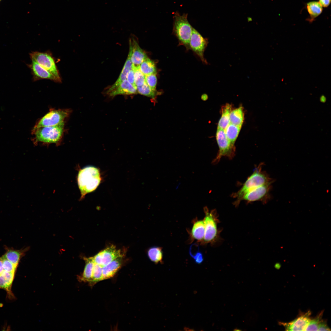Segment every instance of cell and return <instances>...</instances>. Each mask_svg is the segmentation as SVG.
<instances>
[{
	"label": "cell",
	"mask_w": 331,
	"mask_h": 331,
	"mask_svg": "<svg viewBox=\"0 0 331 331\" xmlns=\"http://www.w3.org/2000/svg\"><path fill=\"white\" fill-rule=\"evenodd\" d=\"M262 164H259L254 170L253 173L248 177L242 187L237 192L232 194L231 196L236 199L233 204L237 207L244 196L248 192L258 186L271 184L273 180L267 173L262 169Z\"/></svg>",
	"instance_id": "obj_1"
},
{
	"label": "cell",
	"mask_w": 331,
	"mask_h": 331,
	"mask_svg": "<svg viewBox=\"0 0 331 331\" xmlns=\"http://www.w3.org/2000/svg\"><path fill=\"white\" fill-rule=\"evenodd\" d=\"M101 178L99 169L93 166L85 167L79 172L77 181L82 198L96 189Z\"/></svg>",
	"instance_id": "obj_2"
},
{
	"label": "cell",
	"mask_w": 331,
	"mask_h": 331,
	"mask_svg": "<svg viewBox=\"0 0 331 331\" xmlns=\"http://www.w3.org/2000/svg\"><path fill=\"white\" fill-rule=\"evenodd\" d=\"M64 124L51 126L33 127L32 134L35 142L57 143L61 141L65 131Z\"/></svg>",
	"instance_id": "obj_3"
},
{
	"label": "cell",
	"mask_w": 331,
	"mask_h": 331,
	"mask_svg": "<svg viewBox=\"0 0 331 331\" xmlns=\"http://www.w3.org/2000/svg\"><path fill=\"white\" fill-rule=\"evenodd\" d=\"M204 210L205 215L203 220L205 233L201 243H213L218 238L219 234L217 226L219 221L218 215L215 209L209 211L207 207L205 206L204 207Z\"/></svg>",
	"instance_id": "obj_4"
},
{
	"label": "cell",
	"mask_w": 331,
	"mask_h": 331,
	"mask_svg": "<svg viewBox=\"0 0 331 331\" xmlns=\"http://www.w3.org/2000/svg\"><path fill=\"white\" fill-rule=\"evenodd\" d=\"M187 14L181 15L175 13L173 17V32L181 43L187 48L189 47V42L193 28L187 19Z\"/></svg>",
	"instance_id": "obj_5"
},
{
	"label": "cell",
	"mask_w": 331,
	"mask_h": 331,
	"mask_svg": "<svg viewBox=\"0 0 331 331\" xmlns=\"http://www.w3.org/2000/svg\"><path fill=\"white\" fill-rule=\"evenodd\" d=\"M216 137L219 150L217 156L212 162L213 164L218 163L223 156L231 159L235 155L234 144L232 143L227 138L224 130L218 128Z\"/></svg>",
	"instance_id": "obj_6"
},
{
	"label": "cell",
	"mask_w": 331,
	"mask_h": 331,
	"mask_svg": "<svg viewBox=\"0 0 331 331\" xmlns=\"http://www.w3.org/2000/svg\"><path fill=\"white\" fill-rule=\"evenodd\" d=\"M71 111L69 109H51L37 121L33 127L54 126L65 123Z\"/></svg>",
	"instance_id": "obj_7"
},
{
	"label": "cell",
	"mask_w": 331,
	"mask_h": 331,
	"mask_svg": "<svg viewBox=\"0 0 331 331\" xmlns=\"http://www.w3.org/2000/svg\"><path fill=\"white\" fill-rule=\"evenodd\" d=\"M31 59L37 62L42 67L51 74L56 78L58 83H61L62 79L55 60L48 52L32 51L29 54Z\"/></svg>",
	"instance_id": "obj_8"
},
{
	"label": "cell",
	"mask_w": 331,
	"mask_h": 331,
	"mask_svg": "<svg viewBox=\"0 0 331 331\" xmlns=\"http://www.w3.org/2000/svg\"><path fill=\"white\" fill-rule=\"evenodd\" d=\"M208 43L207 39L204 38L193 28L189 42V47L199 57L203 62L207 64L204 57V53Z\"/></svg>",
	"instance_id": "obj_9"
},
{
	"label": "cell",
	"mask_w": 331,
	"mask_h": 331,
	"mask_svg": "<svg viewBox=\"0 0 331 331\" xmlns=\"http://www.w3.org/2000/svg\"><path fill=\"white\" fill-rule=\"evenodd\" d=\"M123 257L121 251L112 245L101 251L93 257L95 264L102 267L106 265L114 259Z\"/></svg>",
	"instance_id": "obj_10"
},
{
	"label": "cell",
	"mask_w": 331,
	"mask_h": 331,
	"mask_svg": "<svg viewBox=\"0 0 331 331\" xmlns=\"http://www.w3.org/2000/svg\"><path fill=\"white\" fill-rule=\"evenodd\" d=\"M271 188V184L264 185L256 188L245 194L241 201L244 200L248 203L255 201L265 202Z\"/></svg>",
	"instance_id": "obj_11"
},
{
	"label": "cell",
	"mask_w": 331,
	"mask_h": 331,
	"mask_svg": "<svg viewBox=\"0 0 331 331\" xmlns=\"http://www.w3.org/2000/svg\"><path fill=\"white\" fill-rule=\"evenodd\" d=\"M129 43L128 55L133 66L135 67H138L148 58L147 56L134 39H131Z\"/></svg>",
	"instance_id": "obj_12"
},
{
	"label": "cell",
	"mask_w": 331,
	"mask_h": 331,
	"mask_svg": "<svg viewBox=\"0 0 331 331\" xmlns=\"http://www.w3.org/2000/svg\"><path fill=\"white\" fill-rule=\"evenodd\" d=\"M31 63L28 65L31 70L34 81L48 79L58 82L55 78L51 74L42 67L34 59H31Z\"/></svg>",
	"instance_id": "obj_13"
},
{
	"label": "cell",
	"mask_w": 331,
	"mask_h": 331,
	"mask_svg": "<svg viewBox=\"0 0 331 331\" xmlns=\"http://www.w3.org/2000/svg\"><path fill=\"white\" fill-rule=\"evenodd\" d=\"M310 312L308 311L294 321L288 323H283L286 330L305 331L310 320Z\"/></svg>",
	"instance_id": "obj_14"
},
{
	"label": "cell",
	"mask_w": 331,
	"mask_h": 331,
	"mask_svg": "<svg viewBox=\"0 0 331 331\" xmlns=\"http://www.w3.org/2000/svg\"><path fill=\"white\" fill-rule=\"evenodd\" d=\"M137 93L136 87L126 79L114 89L107 93L110 96L114 97L119 94L131 95Z\"/></svg>",
	"instance_id": "obj_15"
},
{
	"label": "cell",
	"mask_w": 331,
	"mask_h": 331,
	"mask_svg": "<svg viewBox=\"0 0 331 331\" xmlns=\"http://www.w3.org/2000/svg\"><path fill=\"white\" fill-rule=\"evenodd\" d=\"M122 257L117 258L102 267L103 280L114 276L121 267Z\"/></svg>",
	"instance_id": "obj_16"
},
{
	"label": "cell",
	"mask_w": 331,
	"mask_h": 331,
	"mask_svg": "<svg viewBox=\"0 0 331 331\" xmlns=\"http://www.w3.org/2000/svg\"><path fill=\"white\" fill-rule=\"evenodd\" d=\"M205 227L204 220H196L194 221L190 235L192 238L201 243L204 240Z\"/></svg>",
	"instance_id": "obj_17"
},
{
	"label": "cell",
	"mask_w": 331,
	"mask_h": 331,
	"mask_svg": "<svg viewBox=\"0 0 331 331\" xmlns=\"http://www.w3.org/2000/svg\"><path fill=\"white\" fill-rule=\"evenodd\" d=\"M85 260L86 264L84 270L82 274L78 276V280L81 282L89 283L92 279L94 263L93 257L85 258Z\"/></svg>",
	"instance_id": "obj_18"
},
{
	"label": "cell",
	"mask_w": 331,
	"mask_h": 331,
	"mask_svg": "<svg viewBox=\"0 0 331 331\" xmlns=\"http://www.w3.org/2000/svg\"><path fill=\"white\" fill-rule=\"evenodd\" d=\"M133 64L129 56L128 57L124 64L120 74L115 82L107 90V93L117 87L124 80L126 79L127 74L133 67Z\"/></svg>",
	"instance_id": "obj_19"
},
{
	"label": "cell",
	"mask_w": 331,
	"mask_h": 331,
	"mask_svg": "<svg viewBox=\"0 0 331 331\" xmlns=\"http://www.w3.org/2000/svg\"><path fill=\"white\" fill-rule=\"evenodd\" d=\"M306 8L310 15V18L308 20L312 22L315 18L318 17L322 13L323 10L322 6L319 2L312 1L307 4Z\"/></svg>",
	"instance_id": "obj_20"
},
{
	"label": "cell",
	"mask_w": 331,
	"mask_h": 331,
	"mask_svg": "<svg viewBox=\"0 0 331 331\" xmlns=\"http://www.w3.org/2000/svg\"><path fill=\"white\" fill-rule=\"evenodd\" d=\"M231 108V106L228 104L223 106L221 116L218 123V128L224 130L230 123V115Z\"/></svg>",
	"instance_id": "obj_21"
},
{
	"label": "cell",
	"mask_w": 331,
	"mask_h": 331,
	"mask_svg": "<svg viewBox=\"0 0 331 331\" xmlns=\"http://www.w3.org/2000/svg\"><path fill=\"white\" fill-rule=\"evenodd\" d=\"M244 116L242 107L231 111L230 115V123L241 127L243 121Z\"/></svg>",
	"instance_id": "obj_22"
},
{
	"label": "cell",
	"mask_w": 331,
	"mask_h": 331,
	"mask_svg": "<svg viewBox=\"0 0 331 331\" xmlns=\"http://www.w3.org/2000/svg\"><path fill=\"white\" fill-rule=\"evenodd\" d=\"M139 68L145 76L157 73V69L154 62L148 57L139 65Z\"/></svg>",
	"instance_id": "obj_23"
},
{
	"label": "cell",
	"mask_w": 331,
	"mask_h": 331,
	"mask_svg": "<svg viewBox=\"0 0 331 331\" xmlns=\"http://www.w3.org/2000/svg\"><path fill=\"white\" fill-rule=\"evenodd\" d=\"M147 255L150 259L155 263L162 262L163 253L162 247L154 246L150 248L148 251Z\"/></svg>",
	"instance_id": "obj_24"
},
{
	"label": "cell",
	"mask_w": 331,
	"mask_h": 331,
	"mask_svg": "<svg viewBox=\"0 0 331 331\" xmlns=\"http://www.w3.org/2000/svg\"><path fill=\"white\" fill-rule=\"evenodd\" d=\"M241 127L230 123L224 129L226 136L233 144H234Z\"/></svg>",
	"instance_id": "obj_25"
},
{
	"label": "cell",
	"mask_w": 331,
	"mask_h": 331,
	"mask_svg": "<svg viewBox=\"0 0 331 331\" xmlns=\"http://www.w3.org/2000/svg\"><path fill=\"white\" fill-rule=\"evenodd\" d=\"M136 89L138 93L152 98H154L160 93L156 90L151 89L146 82L140 86H137Z\"/></svg>",
	"instance_id": "obj_26"
},
{
	"label": "cell",
	"mask_w": 331,
	"mask_h": 331,
	"mask_svg": "<svg viewBox=\"0 0 331 331\" xmlns=\"http://www.w3.org/2000/svg\"><path fill=\"white\" fill-rule=\"evenodd\" d=\"M22 255V252L19 250H9L3 256L17 267Z\"/></svg>",
	"instance_id": "obj_27"
},
{
	"label": "cell",
	"mask_w": 331,
	"mask_h": 331,
	"mask_svg": "<svg viewBox=\"0 0 331 331\" xmlns=\"http://www.w3.org/2000/svg\"><path fill=\"white\" fill-rule=\"evenodd\" d=\"M102 267L94 263L92 279L89 283L90 285L93 286L97 282L103 280Z\"/></svg>",
	"instance_id": "obj_28"
},
{
	"label": "cell",
	"mask_w": 331,
	"mask_h": 331,
	"mask_svg": "<svg viewBox=\"0 0 331 331\" xmlns=\"http://www.w3.org/2000/svg\"><path fill=\"white\" fill-rule=\"evenodd\" d=\"M12 285L8 283L2 275H0V289H3L6 291L7 296L10 299H14L15 298L11 291Z\"/></svg>",
	"instance_id": "obj_29"
},
{
	"label": "cell",
	"mask_w": 331,
	"mask_h": 331,
	"mask_svg": "<svg viewBox=\"0 0 331 331\" xmlns=\"http://www.w3.org/2000/svg\"><path fill=\"white\" fill-rule=\"evenodd\" d=\"M134 70V83L136 87L143 85L145 82V76L139 70V67L133 66Z\"/></svg>",
	"instance_id": "obj_30"
},
{
	"label": "cell",
	"mask_w": 331,
	"mask_h": 331,
	"mask_svg": "<svg viewBox=\"0 0 331 331\" xmlns=\"http://www.w3.org/2000/svg\"><path fill=\"white\" fill-rule=\"evenodd\" d=\"M322 313L321 312L315 318L310 320L306 328L305 331H318L319 325L321 321V318Z\"/></svg>",
	"instance_id": "obj_31"
},
{
	"label": "cell",
	"mask_w": 331,
	"mask_h": 331,
	"mask_svg": "<svg viewBox=\"0 0 331 331\" xmlns=\"http://www.w3.org/2000/svg\"><path fill=\"white\" fill-rule=\"evenodd\" d=\"M1 258L3 261L4 271L15 274V271L17 267L9 261L3 256Z\"/></svg>",
	"instance_id": "obj_32"
},
{
	"label": "cell",
	"mask_w": 331,
	"mask_h": 331,
	"mask_svg": "<svg viewBox=\"0 0 331 331\" xmlns=\"http://www.w3.org/2000/svg\"><path fill=\"white\" fill-rule=\"evenodd\" d=\"M145 82L151 89L154 90H156L157 83L156 74L145 76Z\"/></svg>",
	"instance_id": "obj_33"
},
{
	"label": "cell",
	"mask_w": 331,
	"mask_h": 331,
	"mask_svg": "<svg viewBox=\"0 0 331 331\" xmlns=\"http://www.w3.org/2000/svg\"><path fill=\"white\" fill-rule=\"evenodd\" d=\"M195 262L197 264H201L204 261V256L202 253L199 250L194 254H190Z\"/></svg>",
	"instance_id": "obj_34"
},
{
	"label": "cell",
	"mask_w": 331,
	"mask_h": 331,
	"mask_svg": "<svg viewBox=\"0 0 331 331\" xmlns=\"http://www.w3.org/2000/svg\"><path fill=\"white\" fill-rule=\"evenodd\" d=\"M126 79L131 84L136 87L134 83V70L133 66L132 68L127 74Z\"/></svg>",
	"instance_id": "obj_35"
},
{
	"label": "cell",
	"mask_w": 331,
	"mask_h": 331,
	"mask_svg": "<svg viewBox=\"0 0 331 331\" xmlns=\"http://www.w3.org/2000/svg\"><path fill=\"white\" fill-rule=\"evenodd\" d=\"M331 330L327 325L325 321H321L319 325L318 331H330Z\"/></svg>",
	"instance_id": "obj_36"
},
{
	"label": "cell",
	"mask_w": 331,
	"mask_h": 331,
	"mask_svg": "<svg viewBox=\"0 0 331 331\" xmlns=\"http://www.w3.org/2000/svg\"><path fill=\"white\" fill-rule=\"evenodd\" d=\"M331 0H319V2L324 7H327L330 5Z\"/></svg>",
	"instance_id": "obj_37"
},
{
	"label": "cell",
	"mask_w": 331,
	"mask_h": 331,
	"mask_svg": "<svg viewBox=\"0 0 331 331\" xmlns=\"http://www.w3.org/2000/svg\"><path fill=\"white\" fill-rule=\"evenodd\" d=\"M4 271L3 267V261L2 258L0 257V275H1L3 272Z\"/></svg>",
	"instance_id": "obj_38"
},
{
	"label": "cell",
	"mask_w": 331,
	"mask_h": 331,
	"mask_svg": "<svg viewBox=\"0 0 331 331\" xmlns=\"http://www.w3.org/2000/svg\"><path fill=\"white\" fill-rule=\"evenodd\" d=\"M326 101V97L325 96L322 95L320 98V101L322 102H325Z\"/></svg>",
	"instance_id": "obj_39"
},
{
	"label": "cell",
	"mask_w": 331,
	"mask_h": 331,
	"mask_svg": "<svg viewBox=\"0 0 331 331\" xmlns=\"http://www.w3.org/2000/svg\"></svg>",
	"instance_id": "obj_40"
}]
</instances>
